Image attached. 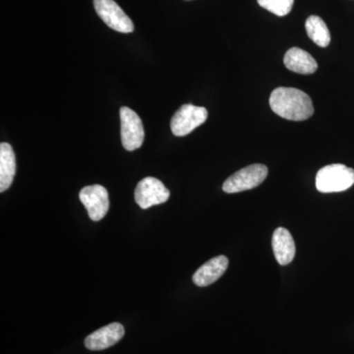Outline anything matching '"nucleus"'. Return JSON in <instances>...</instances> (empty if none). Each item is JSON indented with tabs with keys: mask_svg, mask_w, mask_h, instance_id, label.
<instances>
[{
	"mask_svg": "<svg viewBox=\"0 0 354 354\" xmlns=\"http://www.w3.org/2000/svg\"><path fill=\"white\" fill-rule=\"evenodd\" d=\"M270 106L274 113L288 120H306L314 113L309 95L295 88L281 87L272 91Z\"/></svg>",
	"mask_w": 354,
	"mask_h": 354,
	"instance_id": "1",
	"label": "nucleus"
},
{
	"mask_svg": "<svg viewBox=\"0 0 354 354\" xmlns=\"http://www.w3.org/2000/svg\"><path fill=\"white\" fill-rule=\"evenodd\" d=\"M354 184V169L342 164L326 165L316 176L317 190L321 193L342 192Z\"/></svg>",
	"mask_w": 354,
	"mask_h": 354,
	"instance_id": "2",
	"label": "nucleus"
},
{
	"mask_svg": "<svg viewBox=\"0 0 354 354\" xmlns=\"http://www.w3.org/2000/svg\"><path fill=\"white\" fill-rule=\"evenodd\" d=\"M267 176L268 167L265 165H248L228 177L223 183V190L228 194L251 190L264 183Z\"/></svg>",
	"mask_w": 354,
	"mask_h": 354,
	"instance_id": "3",
	"label": "nucleus"
},
{
	"mask_svg": "<svg viewBox=\"0 0 354 354\" xmlns=\"http://www.w3.org/2000/svg\"><path fill=\"white\" fill-rule=\"evenodd\" d=\"M208 118V111L203 106L184 104L177 109L171 121V131L178 137L186 136Z\"/></svg>",
	"mask_w": 354,
	"mask_h": 354,
	"instance_id": "4",
	"label": "nucleus"
},
{
	"mask_svg": "<svg viewBox=\"0 0 354 354\" xmlns=\"http://www.w3.org/2000/svg\"><path fill=\"white\" fill-rule=\"evenodd\" d=\"M121 142L125 150L134 151L143 145L145 130L138 114L127 106L120 109Z\"/></svg>",
	"mask_w": 354,
	"mask_h": 354,
	"instance_id": "5",
	"label": "nucleus"
},
{
	"mask_svg": "<svg viewBox=\"0 0 354 354\" xmlns=\"http://www.w3.org/2000/svg\"><path fill=\"white\" fill-rule=\"evenodd\" d=\"M171 192L165 184L155 177L142 179L135 189V201L141 209H149L156 205L164 204L169 199Z\"/></svg>",
	"mask_w": 354,
	"mask_h": 354,
	"instance_id": "6",
	"label": "nucleus"
},
{
	"mask_svg": "<svg viewBox=\"0 0 354 354\" xmlns=\"http://www.w3.org/2000/svg\"><path fill=\"white\" fill-rule=\"evenodd\" d=\"M95 12L114 31L132 32L134 24L114 0H94Z\"/></svg>",
	"mask_w": 354,
	"mask_h": 354,
	"instance_id": "7",
	"label": "nucleus"
},
{
	"mask_svg": "<svg viewBox=\"0 0 354 354\" xmlns=\"http://www.w3.org/2000/svg\"><path fill=\"white\" fill-rule=\"evenodd\" d=\"M80 201L87 209L91 220L101 221L108 214L109 209V200L108 190L104 186L95 184V185L86 186L80 191Z\"/></svg>",
	"mask_w": 354,
	"mask_h": 354,
	"instance_id": "8",
	"label": "nucleus"
},
{
	"mask_svg": "<svg viewBox=\"0 0 354 354\" xmlns=\"http://www.w3.org/2000/svg\"><path fill=\"white\" fill-rule=\"evenodd\" d=\"M124 334V328L121 324L111 323L88 335L85 339V346L88 351H104L118 344Z\"/></svg>",
	"mask_w": 354,
	"mask_h": 354,
	"instance_id": "9",
	"label": "nucleus"
},
{
	"mask_svg": "<svg viewBox=\"0 0 354 354\" xmlns=\"http://www.w3.org/2000/svg\"><path fill=\"white\" fill-rule=\"evenodd\" d=\"M228 267V259L225 256L220 255L209 260L202 265L193 274V281L198 286H211L225 274Z\"/></svg>",
	"mask_w": 354,
	"mask_h": 354,
	"instance_id": "10",
	"label": "nucleus"
},
{
	"mask_svg": "<svg viewBox=\"0 0 354 354\" xmlns=\"http://www.w3.org/2000/svg\"><path fill=\"white\" fill-rule=\"evenodd\" d=\"M272 250L274 257L281 266L290 264L295 259V241L292 235L285 227H278L274 230L272 239Z\"/></svg>",
	"mask_w": 354,
	"mask_h": 354,
	"instance_id": "11",
	"label": "nucleus"
},
{
	"mask_svg": "<svg viewBox=\"0 0 354 354\" xmlns=\"http://www.w3.org/2000/svg\"><path fill=\"white\" fill-rule=\"evenodd\" d=\"M283 64L290 71L298 74H304V75L313 74L318 69V64H317L315 58L309 55L307 51L297 48V46L286 51L285 57H283Z\"/></svg>",
	"mask_w": 354,
	"mask_h": 354,
	"instance_id": "12",
	"label": "nucleus"
},
{
	"mask_svg": "<svg viewBox=\"0 0 354 354\" xmlns=\"http://www.w3.org/2000/svg\"><path fill=\"white\" fill-rule=\"evenodd\" d=\"M16 172V158L12 147L8 143L0 144V191L10 187Z\"/></svg>",
	"mask_w": 354,
	"mask_h": 354,
	"instance_id": "13",
	"label": "nucleus"
},
{
	"mask_svg": "<svg viewBox=\"0 0 354 354\" xmlns=\"http://www.w3.org/2000/svg\"><path fill=\"white\" fill-rule=\"evenodd\" d=\"M305 28H306L309 38L317 46H321V48H327L329 46L330 43V31L322 18L316 15L310 16L305 23Z\"/></svg>",
	"mask_w": 354,
	"mask_h": 354,
	"instance_id": "14",
	"label": "nucleus"
},
{
	"mask_svg": "<svg viewBox=\"0 0 354 354\" xmlns=\"http://www.w3.org/2000/svg\"><path fill=\"white\" fill-rule=\"evenodd\" d=\"M258 4L274 15L283 17L292 9L295 0H257Z\"/></svg>",
	"mask_w": 354,
	"mask_h": 354,
	"instance_id": "15",
	"label": "nucleus"
},
{
	"mask_svg": "<svg viewBox=\"0 0 354 354\" xmlns=\"http://www.w3.org/2000/svg\"><path fill=\"white\" fill-rule=\"evenodd\" d=\"M187 1H189V0H187Z\"/></svg>",
	"mask_w": 354,
	"mask_h": 354,
	"instance_id": "16",
	"label": "nucleus"
}]
</instances>
